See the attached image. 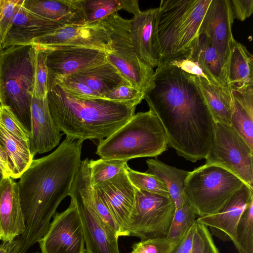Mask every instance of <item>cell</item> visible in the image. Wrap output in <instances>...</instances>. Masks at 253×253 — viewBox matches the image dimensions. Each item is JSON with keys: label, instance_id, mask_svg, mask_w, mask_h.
<instances>
[{"label": "cell", "instance_id": "obj_29", "mask_svg": "<svg viewBox=\"0 0 253 253\" xmlns=\"http://www.w3.org/2000/svg\"><path fill=\"white\" fill-rule=\"evenodd\" d=\"M0 143L11 164V178H19L33 160L29 142L14 136L0 125Z\"/></svg>", "mask_w": 253, "mask_h": 253}, {"label": "cell", "instance_id": "obj_2", "mask_svg": "<svg viewBox=\"0 0 253 253\" xmlns=\"http://www.w3.org/2000/svg\"><path fill=\"white\" fill-rule=\"evenodd\" d=\"M66 138L53 152L33 160L17 183L25 230V253L44 235L61 201L69 196L81 164L82 143Z\"/></svg>", "mask_w": 253, "mask_h": 253}, {"label": "cell", "instance_id": "obj_18", "mask_svg": "<svg viewBox=\"0 0 253 253\" xmlns=\"http://www.w3.org/2000/svg\"><path fill=\"white\" fill-rule=\"evenodd\" d=\"M62 135L53 122L47 98L39 99L33 96L29 145L33 157L38 154L48 152L58 145Z\"/></svg>", "mask_w": 253, "mask_h": 253}, {"label": "cell", "instance_id": "obj_43", "mask_svg": "<svg viewBox=\"0 0 253 253\" xmlns=\"http://www.w3.org/2000/svg\"><path fill=\"white\" fill-rule=\"evenodd\" d=\"M234 19L243 21L253 12V0H230Z\"/></svg>", "mask_w": 253, "mask_h": 253}, {"label": "cell", "instance_id": "obj_5", "mask_svg": "<svg viewBox=\"0 0 253 253\" xmlns=\"http://www.w3.org/2000/svg\"><path fill=\"white\" fill-rule=\"evenodd\" d=\"M165 129L151 111L138 112L109 137L99 142L101 158L127 162L136 158L156 157L167 150Z\"/></svg>", "mask_w": 253, "mask_h": 253}, {"label": "cell", "instance_id": "obj_36", "mask_svg": "<svg viewBox=\"0 0 253 253\" xmlns=\"http://www.w3.org/2000/svg\"><path fill=\"white\" fill-rule=\"evenodd\" d=\"M36 58L33 96L39 99H44L46 98L47 93L48 70L46 65V57L49 50L39 48L36 46Z\"/></svg>", "mask_w": 253, "mask_h": 253}, {"label": "cell", "instance_id": "obj_8", "mask_svg": "<svg viewBox=\"0 0 253 253\" xmlns=\"http://www.w3.org/2000/svg\"><path fill=\"white\" fill-rule=\"evenodd\" d=\"M100 23L110 39L111 50L105 52L107 61L129 85L145 94L152 84L155 71L135 52L130 37V20L117 12Z\"/></svg>", "mask_w": 253, "mask_h": 253}, {"label": "cell", "instance_id": "obj_51", "mask_svg": "<svg viewBox=\"0 0 253 253\" xmlns=\"http://www.w3.org/2000/svg\"></svg>", "mask_w": 253, "mask_h": 253}, {"label": "cell", "instance_id": "obj_30", "mask_svg": "<svg viewBox=\"0 0 253 253\" xmlns=\"http://www.w3.org/2000/svg\"><path fill=\"white\" fill-rule=\"evenodd\" d=\"M86 25L98 23L123 9V0H80Z\"/></svg>", "mask_w": 253, "mask_h": 253}, {"label": "cell", "instance_id": "obj_17", "mask_svg": "<svg viewBox=\"0 0 253 253\" xmlns=\"http://www.w3.org/2000/svg\"><path fill=\"white\" fill-rule=\"evenodd\" d=\"M94 186L100 192L124 236H128L127 229L135 199V188L126 171Z\"/></svg>", "mask_w": 253, "mask_h": 253}, {"label": "cell", "instance_id": "obj_6", "mask_svg": "<svg viewBox=\"0 0 253 253\" xmlns=\"http://www.w3.org/2000/svg\"><path fill=\"white\" fill-rule=\"evenodd\" d=\"M36 58L32 44L0 50V103L9 107L30 132Z\"/></svg>", "mask_w": 253, "mask_h": 253}, {"label": "cell", "instance_id": "obj_37", "mask_svg": "<svg viewBox=\"0 0 253 253\" xmlns=\"http://www.w3.org/2000/svg\"><path fill=\"white\" fill-rule=\"evenodd\" d=\"M144 93L127 84L117 86L104 94L102 97L108 100L136 107L144 99Z\"/></svg>", "mask_w": 253, "mask_h": 253}, {"label": "cell", "instance_id": "obj_22", "mask_svg": "<svg viewBox=\"0 0 253 253\" xmlns=\"http://www.w3.org/2000/svg\"><path fill=\"white\" fill-rule=\"evenodd\" d=\"M157 8L140 11L130 20L131 42L138 56L152 68L158 63L153 47L154 23Z\"/></svg>", "mask_w": 253, "mask_h": 253}, {"label": "cell", "instance_id": "obj_41", "mask_svg": "<svg viewBox=\"0 0 253 253\" xmlns=\"http://www.w3.org/2000/svg\"><path fill=\"white\" fill-rule=\"evenodd\" d=\"M24 0H0V47Z\"/></svg>", "mask_w": 253, "mask_h": 253}, {"label": "cell", "instance_id": "obj_3", "mask_svg": "<svg viewBox=\"0 0 253 253\" xmlns=\"http://www.w3.org/2000/svg\"><path fill=\"white\" fill-rule=\"evenodd\" d=\"M47 100L56 126L72 140H97L109 137L135 114L136 107L103 98L71 94L48 74Z\"/></svg>", "mask_w": 253, "mask_h": 253}, {"label": "cell", "instance_id": "obj_34", "mask_svg": "<svg viewBox=\"0 0 253 253\" xmlns=\"http://www.w3.org/2000/svg\"><path fill=\"white\" fill-rule=\"evenodd\" d=\"M128 179L134 187L138 189L170 197L166 185L156 176L131 169L128 167L126 170Z\"/></svg>", "mask_w": 253, "mask_h": 253}, {"label": "cell", "instance_id": "obj_11", "mask_svg": "<svg viewBox=\"0 0 253 253\" xmlns=\"http://www.w3.org/2000/svg\"><path fill=\"white\" fill-rule=\"evenodd\" d=\"M170 197L135 188V199L127 232L144 240L167 237L175 212Z\"/></svg>", "mask_w": 253, "mask_h": 253}, {"label": "cell", "instance_id": "obj_46", "mask_svg": "<svg viewBox=\"0 0 253 253\" xmlns=\"http://www.w3.org/2000/svg\"><path fill=\"white\" fill-rule=\"evenodd\" d=\"M21 242L19 239L2 241L0 244V253H21Z\"/></svg>", "mask_w": 253, "mask_h": 253}, {"label": "cell", "instance_id": "obj_12", "mask_svg": "<svg viewBox=\"0 0 253 253\" xmlns=\"http://www.w3.org/2000/svg\"><path fill=\"white\" fill-rule=\"evenodd\" d=\"M38 242L42 253H85L82 224L73 201L65 211L54 214L47 231Z\"/></svg>", "mask_w": 253, "mask_h": 253}, {"label": "cell", "instance_id": "obj_26", "mask_svg": "<svg viewBox=\"0 0 253 253\" xmlns=\"http://www.w3.org/2000/svg\"><path fill=\"white\" fill-rule=\"evenodd\" d=\"M233 90L234 109L230 126L253 149V86Z\"/></svg>", "mask_w": 253, "mask_h": 253}, {"label": "cell", "instance_id": "obj_50", "mask_svg": "<svg viewBox=\"0 0 253 253\" xmlns=\"http://www.w3.org/2000/svg\"><path fill=\"white\" fill-rule=\"evenodd\" d=\"M1 233H0V240H1Z\"/></svg>", "mask_w": 253, "mask_h": 253}, {"label": "cell", "instance_id": "obj_33", "mask_svg": "<svg viewBox=\"0 0 253 253\" xmlns=\"http://www.w3.org/2000/svg\"><path fill=\"white\" fill-rule=\"evenodd\" d=\"M196 213L187 202L175 211L167 237L178 242L195 224Z\"/></svg>", "mask_w": 253, "mask_h": 253}, {"label": "cell", "instance_id": "obj_35", "mask_svg": "<svg viewBox=\"0 0 253 253\" xmlns=\"http://www.w3.org/2000/svg\"><path fill=\"white\" fill-rule=\"evenodd\" d=\"M90 201L94 211L104 226L117 237L124 236L121 228L107 202L94 186H93L91 190Z\"/></svg>", "mask_w": 253, "mask_h": 253}, {"label": "cell", "instance_id": "obj_1", "mask_svg": "<svg viewBox=\"0 0 253 253\" xmlns=\"http://www.w3.org/2000/svg\"><path fill=\"white\" fill-rule=\"evenodd\" d=\"M194 77L163 63L157 67L144 95L165 129L168 146L193 163L208 154L215 123Z\"/></svg>", "mask_w": 253, "mask_h": 253}, {"label": "cell", "instance_id": "obj_38", "mask_svg": "<svg viewBox=\"0 0 253 253\" xmlns=\"http://www.w3.org/2000/svg\"><path fill=\"white\" fill-rule=\"evenodd\" d=\"M0 125L14 136L29 142L30 131L25 127L9 107L1 103Z\"/></svg>", "mask_w": 253, "mask_h": 253}, {"label": "cell", "instance_id": "obj_28", "mask_svg": "<svg viewBox=\"0 0 253 253\" xmlns=\"http://www.w3.org/2000/svg\"><path fill=\"white\" fill-rule=\"evenodd\" d=\"M146 164V172L156 176L166 185L176 210L187 203L184 187L189 171L169 166L157 159H148Z\"/></svg>", "mask_w": 253, "mask_h": 253}, {"label": "cell", "instance_id": "obj_13", "mask_svg": "<svg viewBox=\"0 0 253 253\" xmlns=\"http://www.w3.org/2000/svg\"><path fill=\"white\" fill-rule=\"evenodd\" d=\"M32 44L39 48L53 49L60 46H80L111 50L109 36L100 22L65 26L53 32L34 39Z\"/></svg>", "mask_w": 253, "mask_h": 253}, {"label": "cell", "instance_id": "obj_25", "mask_svg": "<svg viewBox=\"0 0 253 253\" xmlns=\"http://www.w3.org/2000/svg\"><path fill=\"white\" fill-rule=\"evenodd\" d=\"M226 80L234 90L253 86V55L242 43L235 40L226 68Z\"/></svg>", "mask_w": 253, "mask_h": 253}, {"label": "cell", "instance_id": "obj_19", "mask_svg": "<svg viewBox=\"0 0 253 253\" xmlns=\"http://www.w3.org/2000/svg\"><path fill=\"white\" fill-rule=\"evenodd\" d=\"M63 26L29 11L24 7L23 2L14 16L0 50L12 46L31 44L34 39Z\"/></svg>", "mask_w": 253, "mask_h": 253}, {"label": "cell", "instance_id": "obj_32", "mask_svg": "<svg viewBox=\"0 0 253 253\" xmlns=\"http://www.w3.org/2000/svg\"><path fill=\"white\" fill-rule=\"evenodd\" d=\"M239 253H253V199L242 214L234 244Z\"/></svg>", "mask_w": 253, "mask_h": 253}, {"label": "cell", "instance_id": "obj_49", "mask_svg": "<svg viewBox=\"0 0 253 253\" xmlns=\"http://www.w3.org/2000/svg\"><path fill=\"white\" fill-rule=\"evenodd\" d=\"M4 177L3 173L0 170V185Z\"/></svg>", "mask_w": 253, "mask_h": 253}, {"label": "cell", "instance_id": "obj_15", "mask_svg": "<svg viewBox=\"0 0 253 253\" xmlns=\"http://www.w3.org/2000/svg\"><path fill=\"white\" fill-rule=\"evenodd\" d=\"M48 73L66 77L107 62L104 51L80 46H60L49 49Z\"/></svg>", "mask_w": 253, "mask_h": 253}, {"label": "cell", "instance_id": "obj_16", "mask_svg": "<svg viewBox=\"0 0 253 253\" xmlns=\"http://www.w3.org/2000/svg\"><path fill=\"white\" fill-rule=\"evenodd\" d=\"M234 19L230 0H211L200 28V33L207 35L221 55L226 68L232 45L235 40L232 32Z\"/></svg>", "mask_w": 253, "mask_h": 253}, {"label": "cell", "instance_id": "obj_47", "mask_svg": "<svg viewBox=\"0 0 253 253\" xmlns=\"http://www.w3.org/2000/svg\"><path fill=\"white\" fill-rule=\"evenodd\" d=\"M0 170L3 173L5 177L12 176V169L9 159L0 143Z\"/></svg>", "mask_w": 253, "mask_h": 253}, {"label": "cell", "instance_id": "obj_23", "mask_svg": "<svg viewBox=\"0 0 253 253\" xmlns=\"http://www.w3.org/2000/svg\"><path fill=\"white\" fill-rule=\"evenodd\" d=\"M200 67L207 80L220 86H227L226 65L207 35L200 33L187 55Z\"/></svg>", "mask_w": 253, "mask_h": 253}, {"label": "cell", "instance_id": "obj_9", "mask_svg": "<svg viewBox=\"0 0 253 253\" xmlns=\"http://www.w3.org/2000/svg\"><path fill=\"white\" fill-rule=\"evenodd\" d=\"M88 158L82 161L69 196L75 204L82 224L86 253H120L118 239L102 223L90 201L93 185Z\"/></svg>", "mask_w": 253, "mask_h": 253}, {"label": "cell", "instance_id": "obj_21", "mask_svg": "<svg viewBox=\"0 0 253 253\" xmlns=\"http://www.w3.org/2000/svg\"><path fill=\"white\" fill-rule=\"evenodd\" d=\"M33 13L63 26L85 25L80 0H24Z\"/></svg>", "mask_w": 253, "mask_h": 253}, {"label": "cell", "instance_id": "obj_24", "mask_svg": "<svg viewBox=\"0 0 253 253\" xmlns=\"http://www.w3.org/2000/svg\"><path fill=\"white\" fill-rule=\"evenodd\" d=\"M215 123L231 126L234 109L233 90L229 85L220 86L201 77H194Z\"/></svg>", "mask_w": 253, "mask_h": 253}, {"label": "cell", "instance_id": "obj_7", "mask_svg": "<svg viewBox=\"0 0 253 253\" xmlns=\"http://www.w3.org/2000/svg\"><path fill=\"white\" fill-rule=\"evenodd\" d=\"M245 183L220 167L205 164L189 171L184 195L199 217L215 213Z\"/></svg>", "mask_w": 253, "mask_h": 253}, {"label": "cell", "instance_id": "obj_40", "mask_svg": "<svg viewBox=\"0 0 253 253\" xmlns=\"http://www.w3.org/2000/svg\"><path fill=\"white\" fill-rule=\"evenodd\" d=\"M177 243L167 237L150 238L134 244L130 253H169Z\"/></svg>", "mask_w": 253, "mask_h": 253}, {"label": "cell", "instance_id": "obj_27", "mask_svg": "<svg viewBox=\"0 0 253 253\" xmlns=\"http://www.w3.org/2000/svg\"><path fill=\"white\" fill-rule=\"evenodd\" d=\"M66 77L86 84L101 96L117 86L127 84L108 61Z\"/></svg>", "mask_w": 253, "mask_h": 253}, {"label": "cell", "instance_id": "obj_42", "mask_svg": "<svg viewBox=\"0 0 253 253\" xmlns=\"http://www.w3.org/2000/svg\"><path fill=\"white\" fill-rule=\"evenodd\" d=\"M49 74L63 88L73 95L87 98H102L100 94L81 82L66 77H59Z\"/></svg>", "mask_w": 253, "mask_h": 253}, {"label": "cell", "instance_id": "obj_20", "mask_svg": "<svg viewBox=\"0 0 253 253\" xmlns=\"http://www.w3.org/2000/svg\"><path fill=\"white\" fill-rule=\"evenodd\" d=\"M4 177L0 185V232L2 241H12L21 235L25 225L17 183Z\"/></svg>", "mask_w": 253, "mask_h": 253}, {"label": "cell", "instance_id": "obj_45", "mask_svg": "<svg viewBox=\"0 0 253 253\" xmlns=\"http://www.w3.org/2000/svg\"><path fill=\"white\" fill-rule=\"evenodd\" d=\"M194 226V225L189 229L169 253H191L193 242Z\"/></svg>", "mask_w": 253, "mask_h": 253}, {"label": "cell", "instance_id": "obj_4", "mask_svg": "<svg viewBox=\"0 0 253 253\" xmlns=\"http://www.w3.org/2000/svg\"><path fill=\"white\" fill-rule=\"evenodd\" d=\"M211 1H161L156 13L153 37L158 66L189 54L199 37Z\"/></svg>", "mask_w": 253, "mask_h": 253}, {"label": "cell", "instance_id": "obj_48", "mask_svg": "<svg viewBox=\"0 0 253 253\" xmlns=\"http://www.w3.org/2000/svg\"><path fill=\"white\" fill-rule=\"evenodd\" d=\"M123 9L133 15L140 11L137 0H123Z\"/></svg>", "mask_w": 253, "mask_h": 253}, {"label": "cell", "instance_id": "obj_14", "mask_svg": "<svg viewBox=\"0 0 253 253\" xmlns=\"http://www.w3.org/2000/svg\"><path fill=\"white\" fill-rule=\"evenodd\" d=\"M253 199V190L244 184L217 212L200 216L196 221L223 241H236V230L240 217Z\"/></svg>", "mask_w": 253, "mask_h": 253}, {"label": "cell", "instance_id": "obj_39", "mask_svg": "<svg viewBox=\"0 0 253 253\" xmlns=\"http://www.w3.org/2000/svg\"><path fill=\"white\" fill-rule=\"evenodd\" d=\"M190 253H220L208 227L196 221Z\"/></svg>", "mask_w": 253, "mask_h": 253}, {"label": "cell", "instance_id": "obj_44", "mask_svg": "<svg viewBox=\"0 0 253 253\" xmlns=\"http://www.w3.org/2000/svg\"><path fill=\"white\" fill-rule=\"evenodd\" d=\"M167 63L177 67L191 75L204 77L207 79L199 65L188 56Z\"/></svg>", "mask_w": 253, "mask_h": 253}, {"label": "cell", "instance_id": "obj_31", "mask_svg": "<svg viewBox=\"0 0 253 253\" xmlns=\"http://www.w3.org/2000/svg\"><path fill=\"white\" fill-rule=\"evenodd\" d=\"M128 167L127 162L100 158L88 161L91 181L95 186L107 181L116 175L125 172Z\"/></svg>", "mask_w": 253, "mask_h": 253}, {"label": "cell", "instance_id": "obj_10", "mask_svg": "<svg viewBox=\"0 0 253 253\" xmlns=\"http://www.w3.org/2000/svg\"><path fill=\"white\" fill-rule=\"evenodd\" d=\"M253 152L231 126L215 123L214 139L206 164L222 168L253 190Z\"/></svg>", "mask_w": 253, "mask_h": 253}]
</instances>
